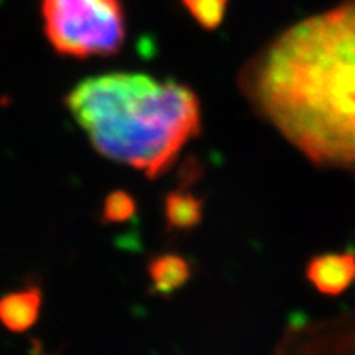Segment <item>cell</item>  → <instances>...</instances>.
Returning <instances> with one entry per match:
<instances>
[{
  "mask_svg": "<svg viewBox=\"0 0 355 355\" xmlns=\"http://www.w3.org/2000/svg\"><path fill=\"white\" fill-rule=\"evenodd\" d=\"M245 84L254 104L306 157L354 168L355 0L279 35Z\"/></svg>",
  "mask_w": 355,
  "mask_h": 355,
  "instance_id": "cell-1",
  "label": "cell"
},
{
  "mask_svg": "<svg viewBox=\"0 0 355 355\" xmlns=\"http://www.w3.org/2000/svg\"><path fill=\"white\" fill-rule=\"evenodd\" d=\"M66 105L105 158L158 178L198 135V97L175 81L148 74L109 73L79 83Z\"/></svg>",
  "mask_w": 355,
  "mask_h": 355,
  "instance_id": "cell-2",
  "label": "cell"
},
{
  "mask_svg": "<svg viewBox=\"0 0 355 355\" xmlns=\"http://www.w3.org/2000/svg\"><path fill=\"white\" fill-rule=\"evenodd\" d=\"M42 15L46 38L63 56H110L125 43L121 0H42Z\"/></svg>",
  "mask_w": 355,
  "mask_h": 355,
  "instance_id": "cell-3",
  "label": "cell"
},
{
  "mask_svg": "<svg viewBox=\"0 0 355 355\" xmlns=\"http://www.w3.org/2000/svg\"><path fill=\"white\" fill-rule=\"evenodd\" d=\"M306 278L324 295H340L355 279V252L314 257L306 266Z\"/></svg>",
  "mask_w": 355,
  "mask_h": 355,
  "instance_id": "cell-4",
  "label": "cell"
},
{
  "mask_svg": "<svg viewBox=\"0 0 355 355\" xmlns=\"http://www.w3.org/2000/svg\"><path fill=\"white\" fill-rule=\"evenodd\" d=\"M42 308V293L28 288L10 293L0 300V322L12 332H25L37 322Z\"/></svg>",
  "mask_w": 355,
  "mask_h": 355,
  "instance_id": "cell-5",
  "label": "cell"
},
{
  "mask_svg": "<svg viewBox=\"0 0 355 355\" xmlns=\"http://www.w3.org/2000/svg\"><path fill=\"white\" fill-rule=\"evenodd\" d=\"M148 275L155 291L159 295H171L188 283L191 266L181 255L163 254L150 261Z\"/></svg>",
  "mask_w": 355,
  "mask_h": 355,
  "instance_id": "cell-6",
  "label": "cell"
},
{
  "mask_svg": "<svg viewBox=\"0 0 355 355\" xmlns=\"http://www.w3.org/2000/svg\"><path fill=\"white\" fill-rule=\"evenodd\" d=\"M165 219L170 229L189 230L202 219V199L180 189L165 199Z\"/></svg>",
  "mask_w": 355,
  "mask_h": 355,
  "instance_id": "cell-7",
  "label": "cell"
},
{
  "mask_svg": "<svg viewBox=\"0 0 355 355\" xmlns=\"http://www.w3.org/2000/svg\"><path fill=\"white\" fill-rule=\"evenodd\" d=\"M183 3L191 17L206 30H214L222 24L227 7V0H183Z\"/></svg>",
  "mask_w": 355,
  "mask_h": 355,
  "instance_id": "cell-8",
  "label": "cell"
},
{
  "mask_svg": "<svg viewBox=\"0 0 355 355\" xmlns=\"http://www.w3.org/2000/svg\"><path fill=\"white\" fill-rule=\"evenodd\" d=\"M137 204L130 194L125 191H114L104 201L102 207V217L109 224H119V222H127L135 216Z\"/></svg>",
  "mask_w": 355,
  "mask_h": 355,
  "instance_id": "cell-9",
  "label": "cell"
}]
</instances>
